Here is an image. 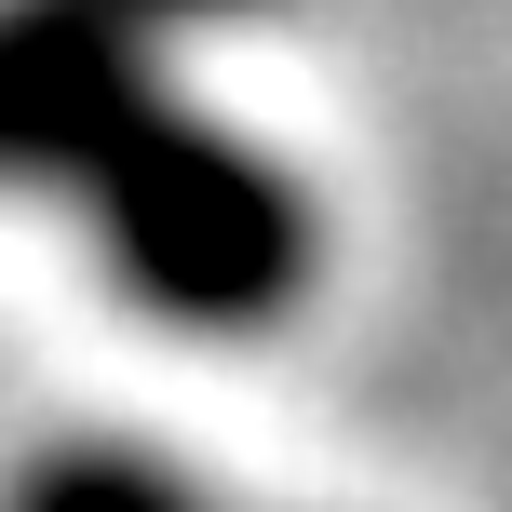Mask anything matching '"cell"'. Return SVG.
<instances>
[{
    "instance_id": "cell-3",
    "label": "cell",
    "mask_w": 512,
    "mask_h": 512,
    "mask_svg": "<svg viewBox=\"0 0 512 512\" xmlns=\"http://www.w3.org/2000/svg\"><path fill=\"white\" fill-rule=\"evenodd\" d=\"M122 14L149 27V14H243V0H122Z\"/></svg>"
},
{
    "instance_id": "cell-1",
    "label": "cell",
    "mask_w": 512,
    "mask_h": 512,
    "mask_svg": "<svg viewBox=\"0 0 512 512\" xmlns=\"http://www.w3.org/2000/svg\"><path fill=\"white\" fill-rule=\"evenodd\" d=\"M0 176L81 189L162 324H270L310 283V203L135 68L122 0H0Z\"/></svg>"
},
{
    "instance_id": "cell-2",
    "label": "cell",
    "mask_w": 512,
    "mask_h": 512,
    "mask_svg": "<svg viewBox=\"0 0 512 512\" xmlns=\"http://www.w3.org/2000/svg\"><path fill=\"white\" fill-rule=\"evenodd\" d=\"M14 512H216V499L162 486L149 459H41V472L14 486Z\"/></svg>"
}]
</instances>
